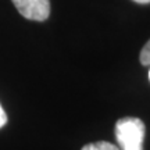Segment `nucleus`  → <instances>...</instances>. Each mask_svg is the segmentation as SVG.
I'll return each instance as SVG.
<instances>
[{"mask_svg":"<svg viewBox=\"0 0 150 150\" xmlns=\"http://www.w3.org/2000/svg\"><path fill=\"white\" fill-rule=\"evenodd\" d=\"M145 124L135 117H125L115 124V138L121 150H143Z\"/></svg>","mask_w":150,"mask_h":150,"instance_id":"1","label":"nucleus"},{"mask_svg":"<svg viewBox=\"0 0 150 150\" xmlns=\"http://www.w3.org/2000/svg\"><path fill=\"white\" fill-rule=\"evenodd\" d=\"M6 122H7V115H6L4 110H3L1 104H0V128H1V127H4Z\"/></svg>","mask_w":150,"mask_h":150,"instance_id":"5","label":"nucleus"},{"mask_svg":"<svg viewBox=\"0 0 150 150\" xmlns=\"http://www.w3.org/2000/svg\"><path fill=\"white\" fill-rule=\"evenodd\" d=\"M135 3H139V4H147L150 3V0H134Z\"/></svg>","mask_w":150,"mask_h":150,"instance_id":"6","label":"nucleus"},{"mask_svg":"<svg viewBox=\"0 0 150 150\" xmlns=\"http://www.w3.org/2000/svg\"><path fill=\"white\" fill-rule=\"evenodd\" d=\"M149 81H150V70H149Z\"/></svg>","mask_w":150,"mask_h":150,"instance_id":"7","label":"nucleus"},{"mask_svg":"<svg viewBox=\"0 0 150 150\" xmlns=\"http://www.w3.org/2000/svg\"><path fill=\"white\" fill-rule=\"evenodd\" d=\"M139 60L143 65H150V39L147 40V43H146L145 46H143V49L140 50Z\"/></svg>","mask_w":150,"mask_h":150,"instance_id":"4","label":"nucleus"},{"mask_svg":"<svg viewBox=\"0 0 150 150\" xmlns=\"http://www.w3.org/2000/svg\"><path fill=\"white\" fill-rule=\"evenodd\" d=\"M81 150H120L115 145L110 142H96V143H89L85 145Z\"/></svg>","mask_w":150,"mask_h":150,"instance_id":"3","label":"nucleus"},{"mask_svg":"<svg viewBox=\"0 0 150 150\" xmlns=\"http://www.w3.org/2000/svg\"><path fill=\"white\" fill-rule=\"evenodd\" d=\"M17 11L27 20L45 21L50 14V0H11Z\"/></svg>","mask_w":150,"mask_h":150,"instance_id":"2","label":"nucleus"}]
</instances>
